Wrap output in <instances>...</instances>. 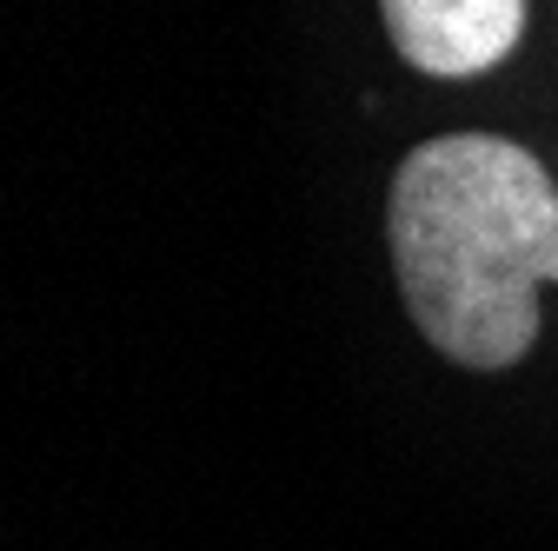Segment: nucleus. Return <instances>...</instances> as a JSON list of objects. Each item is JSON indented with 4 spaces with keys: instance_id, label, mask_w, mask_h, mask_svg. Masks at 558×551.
<instances>
[{
    "instance_id": "2",
    "label": "nucleus",
    "mask_w": 558,
    "mask_h": 551,
    "mask_svg": "<svg viewBox=\"0 0 558 551\" xmlns=\"http://www.w3.org/2000/svg\"><path fill=\"white\" fill-rule=\"evenodd\" d=\"M392 53L426 81H472L525 34V0H379Z\"/></svg>"
},
{
    "instance_id": "1",
    "label": "nucleus",
    "mask_w": 558,
    "mask_h": 551,
    "mask_svg": "<svg viewBox=\"0 0 558 551\" xmlns=\"http://www.w3.org/2000/svg\"><path fill=\"white\" fill-rule=\"evenodd\" d=\"M386 246L412 326L465 372H506L538 346L558 286V186L499 133H439L392 173Z\"/></svg>"
}]
</instances>
